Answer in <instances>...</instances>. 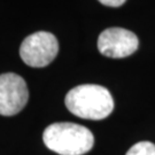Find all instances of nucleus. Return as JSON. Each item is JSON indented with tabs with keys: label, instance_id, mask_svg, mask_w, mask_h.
<instances>
[{
	"label": "nucleus",
	"instance_id": "1",
	"mask_svg": "<svg viewBox=\"0 0 155 155\" xmlns=\"http://www.w3.org/2000/svg\"><path fill=\"white\" fill-rule=\"evenodd\" d=\"M64 104L74 115L85 120H104L114 109V100L108 90L95 84H83L71 89Z\"/></svg>",
	"mask_w": 155,
	"mask_h": 155
},
{
	"label": "nucleus",
	"instance_id": "2",
	"mask_svg": "<svg viewBox=\"0 0 155 155\" xmlns=\"http://www.w3.org/2000/svg\"><path fill=\"white\" fill-rule=\"evenodd\" d=\"M44 144L60 155H83L92 150L94 137L87 127L76 123H53L43 133Z\"/></svg>",
	"mask_w": 155,
	"mask_h": 155
},
{
	"label": "nucleus",
	"instance_id": "3",
	"mask_svg": "<svg viewBox=\"0 0 155 155\" xmlns=\"http://www.w3.org/2000/svg\"><path fill=\"white\" fill-rule=\"evenodd\" d=\"M59 43L54 35L38 31L28 36L20 47V55L25 64L35 68L48 66L56 58Z\"/></svg>",
	"mask_w": 155,
	"mask_h": 155
},
{
	"label": "nucleus",
	"instance_id": "4",
	"mask_svg": "<svg viewBox=\"0 0 155 155\" xmlns=\"http://www.w3.org/2000/svg\"><path fill=\"white\" fill-rule=\"evenodd\" d=\"M29 91L25 81L14 72L0 75V115L13 116L25 107Z\"/></svg>",
	"mask_w": 155,
	"mask_h": 155
},
{
	"label": "nucleus",
	"instance_id": "5",
	"mask_svg": "<svg viewBox=\"0 0 155 155\" xmlns=\"http://www.w3.org/2000/svg\"><path fill=\"white\" fill-rule=\"evenodd\" d=\"M137 36L127 29L108 28L100 33L98 38V50L105 56L113 59L127 58L138 50Z\"/></svg>",
	"mask_w": 155,
	"mask_h": 155
},
{
	"label": "nucleus",
	"instance_id": "6",
	"mask_svg": "<svg viewBox=\"0 0 155 155\" xmlns=\"http://www.w3.org/2000/svg\"><path fill=\"white\" fill-rule=\"evenodd\" d=\"M125 155H155V144L150 141H140L133 145Z\"/></svg>",
	"mask_w": 155,
	"mask_h": 155
},
{
	"label": "nucleus",
	"instance_id": "7",
	"mask_svg": "<svg viewBox=\"0 0 155 155\" xmlns=\"http://www.w3.org/2000/svg\"><path fill=\"white\" fill-rule=\"evenodd\" d=\"M102 5L108 6V7H120L122 6L127 0H98Z\"/></svg>",
	"mask_w": 155,
	"mask_h": 155
}]
</instances>
